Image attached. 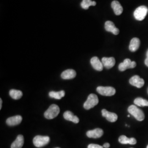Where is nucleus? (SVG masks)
<instances>
[{"label": "nucleus", "mask_w": 148, "mask_h": 148, "mask_svg": "<svg viewBox=\"0 0 148 148\" xmlns=\"http://www.w3.org/2000/svg\"><path fill=\"white\" fill-rule=\"evenodd\" d=\"M2 101L1 99H0V109H2Z\"/></svg>", "instance_id": "cd10ccee"}, {"label": "nucleus", "mask_w": 148, "mask_h": 148, "mask_svg": "<svg viewBox=\"0 0 148 148\" xmlns=\"http://www.w3.org/2000/svg\"><path fill=\"white\" fill-rule=\"evenodd\" d=\"M137 64L135 62L131 61L130 59H126L123 62L120 64L119 69L121 71H124L128 69H133L136 66Z\"/></svg>", "instance_id": "0eeeda50"}, {"label": "nucleus", "mask_w": 148, "mask_h": 148, "mask_svg": "<svg viewBox=\"0 0 148 148\" xmlns=\"http://www.w3.org/2000/svg\"></svg>", "instance_id": "2f4dec72"}, {"label": "nucleus", "mask_w": 148, "mask_h": 148, "mask_svg": "<svg viewBox=\"0 0 148 148\" xmlns=\"http://www.w3.org/2000/svg\"><path fill=\"white\" fill-rule=\"evenodd\" d=\"M97 91L100 95L104 96H112L116 93V90L112 87L99 86L97 88Z\"/></svg>", "instance_id": "423d86ee"}, {"label": "nucleus", "mask_w": 148, "mask_h": 148, "mask_svg": "<svg viewBox=\"0 0 148 148\" xmlns=\"http://www.w3.org/2000/svg\"><path fill=\"white\" fill-rule=\"evenodd\" d=\"M103 131L101 128H96L93 130L88 131L86 134L88 137L92 138H101L103 135Z\"/></svg>", "instance_id": "f8f14e48"}, {"label": "nucleus", "mask_w": 148, "mask_h": 148, "mask_svg": "<svg viewBox=\"0 0 148 148\" xmlns=\"http://www.w3.org/2000/svg\"><path fill=\"white\" fill-rule=\"evenodd\" d=\"M147 148H148V146H147Z\"/></svg>", "instance_id": "7c9ffc66"}, {"label": "nucleus", "mask_w": 148, "mask_h": 148, "mask_svg": "<svg viewBox=\"0 0 148 148\" xmlns=\"http://www.w3.org/2000/svg\"><path fill=\"white\" fill-rule=\"evenodd\" d=\"M99 103V99L97 95L95 94H90L88 95L87 101L84 104V107L85 109L89 110L90 109L95 107Z\"/></svg>", "instance_id": "20e7f679"}, {"label": "nucleus", "mask_w": 148, "mask_h": 148, "mask_svg": "<svg viewBox=\"0 0 148 148\" xmlns=\"http://www.w3.org/2000/svg\"><path fill=\"white\" fill-rule=\"evenodd\" d=\"M90 64L92 67L97 71H101L103 69L104 66L103 65L102 62H101L99 58L97 57H94L90 59Z\"/></svg>", "instance_id": "9d476101"}, {"label": "nucleus", "mask_w": 148, "mask_h": 148, "mask_svg": "<svg viewBox=\"0 0 148 148\" xmlns=\"http://www.w3.org/2000/svg\"><path fill=\"white\" fill-rule=\"evenodd\" d=\"M136 106H148V101L142 98H137L134 101Z\"/></svg>", "instance_id": "b1692460"}, {"label": "nucleus", "mask_w": 148, "mask_h": 148, "mask_svg": "<svg viewBox=\"0 0 148 148\" xmlns=\"http://www.w3.org/2000/svg\"></svg>", "instance_id": "473e14b6"}, {"label": "nucleus", "mask_w": 148, "mask_h": 148, "mask_svg": "<svg viewBox=\"0 0 148 148\" xmlns=\"http://www.w3.org/2000/svg\"><path fill=\"white\" fill-rule=\"evenodd\" d=\"M21 121H22V117L20 115H16L14 116L9 117L7 120L6 123L8 125L12 126H16L20 124L21 123Z\"/></svg>", "instance_id": "4468645a"}, {"label": "nucleus", "mask_w": 148, "mask_h": 148, "mask_svg": "<svg viewBox=\"0 0 148 148\" xmlns=\"http://www.w3.org/2000/svg\"><path fill=\"white\" fill-rule=\"evenodd\" d=\"M101 62L106 68L111 69L115 64V59L114 57H104L101 59Z\"/></svg>", "instance_id": "ddd939ff"}, {"label": "nucleus", "mask_w": 148, "mask_h": 148, "mask_svg": "<svg viewBox=\"0 0 148 148\" xmlns=\"http://www.w3.org/2000/svg\"><path fill=\"white\" fill-rule=\"evenodd\" d=\"M49 95L50 97L55 98L56 99H60L65 95L64 90H60L59 92H54L51 91L49 93Z\"/></svg>", "instance_id": "412c9836"}, {"label": "nucleus", "mask_w": 148, "mask_h": 148, "mask_svg": "<svg viewBox=\"0 0 148 148\" xmlns=\"http://www.w3.org/2000/svg\"><path fill=\"white\" fill-rule=\"evenodd\" d=\"M50 138L48 136H37L34 138L33 143L35 147L37 148H41L47 145L49 142Z\"/></svg>", "instance_id": "39448f33"}, {"label": "nucleus", "mask_w": 148, "mask_h": 148, "mask_svg": "<svg viewBox=\"0 0 148 148\" xmlns=\"http://www.w3.org/2000/svg\"><path fill=\"white\" fill-rule=\"evenodd\" d=\"M88 148H103V147L98 144H90L88 146Z\"/></svg>", "instance_id": "393cba45"}, {"label": "nucleus", "mask_w": 148, "mask_h": 148, "mask_svg": "<svg viewBox=\"0 0 148 148\" xmlns=\"http://www.w3.org/2000/svg\"><path fill=\"white\" fill-rule=\"evenodd\" d=\"M101 113L103 116L106 117V120L111 122H114L116 121L118 116L115 113L107 111L106 109H103L101 110Z\"/></svg>", "instance_id": "1a4fd4ad"}, {"label": "nucleus", "mask_w": 148, "mask_h": 148, "mask_svg": "<svg viewBox=\"0 0 148 148\" xmlns=\"http://www.w3.org/2000/svg\"><path fill=\"white\" fill-rule=\"evenodd\" d=\"M148 12V8L145 5H141L138 7L134 12V16L136 20L142 21L145 19Z\"/></svg>", "instance_id": "7ed1b4c3"}, {"label": "nucleus", "mask_w": 148, "mask_h": 148, "mask_svg": "<svg viewBox=\"0 0 148 148\" xmlns=\"http://www.w3.org/2000/svg\"><path fill=\"white\" fill-rule=\"evenodd\" d=\"M96 5V2L92 1V0H83L81 3L82 8L84 10H87L89 8L90 6Z\"/></svg>", "instance_id": "5701e85b"}, {"label": "nucleus", "mask_w": 148, "mask_h": 148, "mask_svg": "<svg viewBox=\"0 0 148 148\" xmlns=\"http://www.w3.org/2000/svg\"><path fill=\"white\" fill-rule=\"evenodd\" d=\"M105 29L106 31L111 32L114 35H117L119 34V29L115 26L114 23L111 21H106L105 23Z\"/></svg>", "instance_id": "9b49d317"}, {"label": "nucleus", "mask_w": 148, "mask_h": 148, "mask_svg": "<svg viewBox=\"0 0 148 148\" xmlns=\"http://www.w3.org/2000/svg\"><path fill=\"white\" fill-rule=\"evenodd\" d=\"M60 109L58 106L56 104H52L45 111L44 115L47 119H53L58 115Z\"/></svg>", "instance_id": "f03ea898"}, {"label": "nucleus", "mask_w": 148, "mask_h": 148, "mask_svg": "<svg viewBox=\"0 0 148 148\" xmlns=\"http://www.w3.org/2000/svg\"><path fill=\"white\" fill-rule=\"evenodd\" d=\"M145 64L148 67V57H147L145 60Z\"/></svg>", "instance_id": "bb28decb"}, {"label": "nucleus", "mask_w": 148, "mask_h": 148, "mask_svg": "<svg viewBox=\"0 0 148 148\" xmlns=\"http://www.w3.org/2000/svg\"><path fill=\"white\" fill-rule=\"evenodd\" d=\"M140 40L137 37L133 38L131 40L129 46V49L131 52H136L140 46Z\"/></svg>", "instance_id": "a211bd4d"}, {"label": "nucleus", "mask_w": 148, "mask_h": 148, "mask_svg": "<svg viewBox=\"0 0 148 148\" xmlns=\"http://www.w3.org/2000/svg\"><path fill=\"white\" fill-rule=\"evenodd\" d=\"M128 111L138 121H142L144 120L145 118L144 114L143 111L139 109L137 106L134 105L130 106L128 108Z\"/></svg>", "instance_id": "f257e3e1"}, {"label": "nucleus", "mask_w": 148, "mask_h": 148, "mask_svg": "<svg viewBox=\"0 0 148 148\" xmlns=\"http://www.w3.org/2000/svg\"><path fill=\"white\" fill-rule=\"evenodd\" d=\"M147 57H148V51H147Z\"/></svg>", "instance_id": "c85d7f7f"}, {"label": "nucleus", "mask_w": 148, "mask_h": 148, "mask_svg": "<svg viewBox=\"0 0 148 148\" xmlns=\"http://www.w3.org/2000/svg\"><path fill=\"white\" fill-rule=\"evenodd\" d=\"M24 143V137L22 135H19L16 138V140L11 145V148H21Z\"/></svg>", "instance_id": "6ab92c4d"}, {"label": "nucleus", "mask_w": 148, "mask_h": 148, "mask_svg": "<svg viewBox=\"0 0 148 148\" xmlns=\"http://www.w3.org/2000/svg\"><path fill=\"white\" fill-rule=\"evenodd\" d=\"M127 117H130V115H127Z\"/></svg>", "instance_id": "c756f323"}, {"label": "nucleus", "mask_w": 148, "mask_h": 148, "mask_svg": "<svg viewBox=\"0 0 148 148\" xmlns=\"http://www.w3.org/2000/svg\"><path fill=\"white\" fill-rule=\"evenodd\" d=\"M130 83L131 85L138 88H142L144 85V80L138 75H134L130 79Z\"/></svg>", "instance_id": "6e6552de"}, {"label": "nucleus", "mask_w": 148, "mask_h": 148, "mask_svg": "<svg viewBox=\"0 0 148 148\" xmlns=\"http://www.w3.org/2000/svg\"><path fill=\"white\" fill-rule=\"evenodd\" d=\"M10 95L14 99H19L23 96V93L19 90H11L10 91Z\"/></svg>", "instance_id": "4be33fe9"}, {"label": "nucleus", "mask_w": 148, "mask_h": 148, "mask_svg": "<svg viewBox=\"0 0 148 148\" xmlns=\"http://www.w3.org/2000/svg\"><path fill=\"white\" fill-rule=\"evenodd\" d=\"M64 117L65 120L73 122L75 123H77L79 122V119L76 116H75L74 114L70 111H65L64 113Z\"/></svg>", "instance_id": "dca6fc26"}, {"label": "nucleus", "mask_w": 148, "mask_h": 148, "mask_svg": "<svg viewBox=\"0 0 148 148\" xmlns=\"http://www.w3.org/2000/svg\"><path fill=\"white\" fill-rule=\"evenodd\" d=\"M111 7L113 9L115 14L117 16H119L123 12V8L120 3V2L117 1H114L111 3Z\"/></svg>", "instance_id": "f3484780"}, {"label": "nucleus", "mask_w": 148, "mask_h": 148, "mask_svg": "<svg viewBox=\"0 0 148 148\" xmlns=\"http://www.w3.org/2000/svg\"><path fill=\"white\" fill-rule=\"evenodd\" d=\"M119 141L122 144H130L131 145H134L137 143V140L134 138H128L125 136H121L119 138Z\"/></svg>", "instance_id": "aec40b11"}, {"label": "nucleus", "mask_w": 148, "mask_h": 148, "mask_svg": "<svg viewBox=\"0 0 148 148\" xmlns=\"http://www.w3.org/2000/svg\"><path fill=\"white\" fill-rule=\"evenodd\" d=\"M76 75V71L73 69H68L63 71L61 74V77L64 79H74Z\"/></svg>", "instance_id": "2eb2a0df"}, {"label": "nucleus", "mask_w": 148, "mask_h": 148, "mask_svg": "<svg viewBox=\"0 0 148 148\" xmlns=\"http://www.w3.org/2000/svg\"><path fill=\"white\" fill-rule=\"evenodd\" d=\"M103 147L105 148H109L110 147V144L108 143H106L103 145Z\"/></svg>", "instance_id": "a878e982"}]
</instances>
